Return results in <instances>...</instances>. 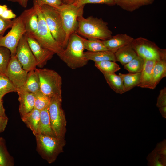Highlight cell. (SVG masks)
<instances>
[{"mask_svg":"<svg viewBox=\"0 0 166 166\" xmlns=\"http://www.w3.org/2000/svg\"><path fill=\"white\" fill-rule=\"evenodd\" d=\"M11 57L10 51L7 48L0 46V73H5Z\"/></svg>","mask_w":166,"mask_h":166,"instance_id":"cell-34","label":"cell"},{"mask_svg":"<svg viewBox=\"0 0 166 166\" xmlns=\"http://www.w3.org/2000/svg\"><path fill=\"white\" fill-rule=\"evenodd\" d=\"M84 53L88 61L92 60L94 62L106 60L117 61L115 53L108 50L95 52L87 51Z\"/></svg>","mask_w":166,"mask_h":166,"instance_id":"cell-25","label":"cell"},{"mask_svg":"<svg viewBox=\"0 0 166 166\" xmlns=\"http://www.w3.org/2000/svg\"><path fill=\"white\" fill-rule=\"evenodd\" d=\"M34 94V109L41 111L49 106L51 98L43 94L40 90Z\"/></svg>","mask_w":166,"mask_h":166,"instance_id":"cell-32","label":"cell"},{"mask_svg":"<svg viewBox=\"0 0 166 166\" xmlns=\"http://www.w3.org/2000/svg\"><path fill=\"white\" fill-rule=\"evenodd\" d=\"M8 118L7 117L0 116V133L3 132L7 125Z\"/></svg>","mask_w":166,"mask_h":166,"instance_id":"cell-41","label":"cell"},{"mask_svg":"<svg viewBox=\"0 0 166 166\" xmlns=\"http://www.w3.org/2000/svg\"><path fill=\"white\" fill-rule=\"evenodd\" d=\"M110 88L117 93H124L123 81L121 77L115 73H102Z\"/></svg>","mask_w":166,"mask_h":166,"instance_id":"cell-24","label":"cell"},{"mask_svg":"<svg viewBox=\"0 0 166 166\" xmlns=\"http://www.w3.org/2000/svg\"><path fill=\"white\" fill-rule=\"evenodd\" d=\"M19 102V111L22 117L34 108L35 96L34 93L22 91H18Z\"/></svg>","mask_w":166,"mask_h":166,"instance_id":"cell-16","label":"cell"},{"mask_svg":"<svg viewBox=\"0 0 166 166\" xmlns=\"http://www.w3.org/2000/svg\"><path fill=\"white\" fill-rule=\"evenodd\" d=\"M24 23L26 32L30 35L35 34L37 31L38 17L35 5L25 10L20 14Z\"/></svg>","mask_w":166,"mask_h":166,"instance_id":"cell-14","label":"cell"},{"mask_svg":"<svg viewBox=\"0 0 166 166\" xmlns=\"http://www.w3.org/2000/svg\"><path fill=\"white\" fill-rule=\"evenodd\" d=\"M156 106L159 108L166 106V88L164 87L160 91L157 98Z\"/></svg>","mask_w":166,"mask_h":166,"instance_id":"cell-38","label":"cell"},{"mask_svg":"<svg viewBox=\"0 0 166 166\" xmlns=\"http://www.w3.org/2000/svg\"><path fill=\"white\" fill-rule=\"evenodd\" d=\"M13 23V20L6 19L0 16V36L3 35L5 31L11 27Z\"/></svg>","mask_w":166,"mask_h":166,"instance_id":"cell-37","label":"cell"},{"mask_svg":"<svg viewBox=\"0 0 166 166\" xmlns=\"http://www.w3.org/2000/svg\"><path fill=\"white\" fill-rule=\"evenodd\" d=\"M76 33L89 38L106 40L112 36V32L109 28L108 23L101 18L89 16L85 18L83 15L78 18Z\"/></svg>","mask_w":166,"mask_h":166,"instance_id":"cell-1","label":"cell"},{"mask_svg":"<svg viewBox=\"0 0 166 166\" xmlns=\"http://www.w3.org/2000/svg\"><path fill=\"white\" fill-rule=\"evenodd\" d=\"M78 0H61L63 4H71L73 3Z\"/></svg>","mask_w":166,"mask_h":166,"instance_id":"cell-46","label":"cell"},{"mask_svg":"<svg viewBox=\"0 0 166 166\" xmlns=\"http://www.w3.org/2000/svg\"><path fill=\"white\" fill-rule=\"evenodd\" d=\"M36 69L28 72L24 84L17 91H25L34 94L40 90L39 76Z\"/></svg>","mask_w":166,"mask_h":166,"instance_id":"cell-18","label":"cell"},{"mask_svg":"<svg viewBox=\"0 0 166 166\" xmlns=\"http://www.w3.org/2000/svg\"><path fill=\"white\" fill-rule=\"evenodd\" d=\"M40 113V111L34 108L30 112L21 117L22 121L31 130L34 136L38 133Z\"/></svg>","mask_w":166,"mask_h":166,"instance_id":"cell-22","label":"cell"},{"mask_svg":"<svg viewBox=\"0 0 166 166\" xmlns=\"http://www.w3.org/2000/svg\"><path fill=\"white\" fill-rule=\"evenodd\" d=\"M36 69L39 76L40 91L50 98L55 96H62L61 76L52 69L47 68Z\"/></svg>","mask_w":166,"mask_h":166,"instance_id":"cell-5","label":"cell"},{"mask_svg":"<svg viewBox=\"0 0 166 166\" xmlns=\"http://www.w3.org/2000/svg\"><path fill=\"white\" fill-rule=\"evenodd\" d=\"M2 139L0 140V166H13L14 160L6 150Z\"/></svg>","mask_w":166,"mask_h":166,"instance_id":"cell-33","label":"cell"},{"mask_svg":"<svg viewBox=\"0 0 166 166\" xmlns=\"http://www.w3.org/2000/svg\"><path fill=\"white\" fill-rule=\"evenodd\" d=\"M114 53L117 61L120 62L123 66L138 55L131 44L122 47Z\"/></svg>","mask_w":166,"mask_h":166,"instance_id":"cell-23","label":"cell"},{"mask_svg":"<svg viewBox=\"0 0 166 166\" xmlns=\"http://www.w3.org/2000/svg\"><path fill=\"white\" fill-rule=\"evenodd\" d=\"M73 4L77 7L87 4H105L109 6L115 5V0H78Z\"/></svg>","mask_w":166,"mask_h":166,"instance_id":"cell-35","label":"cell"},{"mask_svg":"<svg viewBox=\"0 0 166 166\" xmlns=\"http://www.w3.org/2000/svg\"><path fill=\"white\" fill-rule=\"evenodd\" d=\"M155 0H115V5L128 12H132L140 7L151 4Z\"/></svg>","mask_w":166,"mask_h":166,"instance_id":"cell-21","label":"cell"},{"mask_svg":"<svg viewBox=\"0 0 166 166\" xmlns=\"http://www.w3.org/2000/svg\"><path fill=\"white\" fill-rule=\"evenodd\" d=\"M84 49L81 36L74 32L69 37L66 47L59 57L72 69L81 68L89 61L85 55Z\"/></svg>","mask_w":166,"mask_h":166,"instance_id":"cell-2","label":"cell"},{"mask_svg":"<svg viewBox=\"0 0 166 166\" xmlns=\"http://www.w3.org/2000/svg\"><path fill=\"white\" fill-rule=\"evenodd\" d=\"M33 4L35 5L37 10L38 17V26L36 32L34 34L30 35L35 39L43 47L60 57L64 49L53 36L47 26L40 7L35 2H33Z\"/></svg>","mask_w":166,"mask_h":166,"instance_id":"cell-4","label":"cell"},{"mask_svg":"<svg viewBox=\"0 0 166 166\" xmlns=\"http://www.w3.org/2000/svg\"><path fill=\"white\" fill-rule=\"evenodd\" d=\"M160 154L166 156V140L164 139L161 142L158 143L154 149Z\"/></svg>","mask_w":166,"mask_h":166,"instance_id":"cell-39","label":"cell"},{"mask_svg":"<svg viewBox=\"0 0 166 166\" xmlns=\"http://www.w3.org/2000/svg\"><path fill=\"white\" fill-rule=\"evenodd\" d=\"M81 39L85 49L87 51L95 52L107 50L105 46L103 40L96 38L87 39L81 37Z\"/></svg>","mask_w":166,"mask_h":166,"instance_id":"cell-27","label":"cell"},{"mask_svg":"<svg viewBox=\"0 0 166 166\" xmlns=\"http://www.w3.org/2000/svg\"><path fill=\"white\" fill-rule=\"evenodd\" d=\"M9 1L18 2L22 7L26 8L30 0H7Z\"/></svg>","mask_w":166,"mask_h":166,"instance_id":"cell-42","label":"cell"},{"mask_svg":"<svg viewBox=\"0 0 166 166\" xmlns=\"http://www.w3.org/2000/svg\"><path fill=\"white\" fill-rule=\"evenodd\" d=\"M17 89L5 73H0V98L6 94L17 92Z\"/></svg>","mask_w":166,"mask_h":166,"instance_id":"cell-29","label":"cell"},{"mask_svg":"<svg viewBox=\"0 0 166 166\" xmlns=\"http://www.w3.org/2000/svg\"><path fill=\"white\" fill-rule=\"evenodd\" d=\"M62 96L51 98L49 107V118L52 129L56 137L65 139L67 122L62 107Z\"/></svg>","mask_w":166,"mask_h":166,"instance_id":"cell-7","label":"cell"},{"mask_svg":"<svg viewBox=\"0 0 166 166\" xmlns=\"http://www.w3.org/2000/svg\"><path fill=\"white\" fill-rule=\"evenodd\" d=\"M2 138H0V140L2 139Z\"/></svg>","mask_w":166,"mask_h":166,"instance_id":"cell-47","label":"cell"},{"mask_svg":"<svg viewBox=\"0 0 166 166\" xmlns=\"http://www.w3.org/2000/svg\"><path fill=\"white\" fill-rule=\"evenodd\" d=\"M33 2L35 3L40 7L44 5H47L55 8L63 4L61 0H34Z\"/></svg>","mask_w":166,"mask_h":166,"instance_id":"cell-36","label":"cell"},{"mask_svg":"<svg viewBox=\"0 0 166 166\" xmlns=\"http://www.w3.org/2000/svg\"><path fill=\"white\" fill-rule=\"evenodd\" d=\"M36 150L42 157L49 164L54 162L57 156L63 152L66 144L65 139L38 133L35 135Z\"/></svg>","mask_w":166,"mask_h":166,"instance_id":"cell-3","label":"cell"},{"mask_svg":"<svg viewBox=\"0 0 166 166\" xmlns=\"http://www.w3.org/2000/svg\"><path fill=\"white\" fill-rule=\"evenodd\" d=\"M84 6L77 7L73 4H63L56 8L60 14L66 34L65 48L69 37L76 32L77 27L78 18L79 16L83 15Z\"/></svg>","mask_w":166,"mask_h":166,"instance_id":"cell-8","label":"cell"},{"mask_svg":"<svg viewBox=\"0 0 166 166\" xmlns=\"http://www.w3.org/2000/svg\"><path fill=\"white\" fill-rule=\"evenodd\" d=\"M131 45L137 55L144 60L166 59V50L146 38L140 37L134 39Z\"/></svg>","mask_w":166,"mask_h":166,"instance_id":"cell-9","label":"cell"},{"mask_svg":"<svg viewBox=\"0 0 166 166\" xmlns=\"http://www.w3.org/2000/svg\"><path fill=\"white\" fill-rule=\"evenodd\" d=\"M40 7L47 26L53 36L65 49L66 34L59 11L56 8L47 5H44Z\"/></svg>","mask_w":166,"mask_h":166,"instance_id":"cell-6","label":"cell"},{"mask_svg":"<svg viewBox=\"0 0 166 166\" xmlns=\"http://www.w3.org/2000/svg\"><path fill=\"white\" fill-rule=\"evenodd\" d=\"M8 8L6 5H0V16L2 15L4 12Z\"/></svg>","mask_w":166,"mask_h":166,"instance_id":"cell-45","label":"cell"},{"mask_svg":"<svg viewBox=\"0 0 166 166\" xmlns=\"http://www.w3.org/2000/svg\"><path fill=\"white\" fill-rule=\"evenodd\" d=\"M156 61L145 60L141 72L140 82L137 86L151 89V82L153 68Z\"/></svg>","mask_w":166,"mask_h":166,"instance_id":"cell-17","label":"cell"},{"mask_svg":"<svg viewBox=\"0 0 166 166\" xmlns=\"http://www.w3.org/2000/svg\"><path fill=\"white\" fill-rule=\"evenodd\" d=\"M116 62L106 60L95 62V66L102 73H115L121 68Z\"/></svg>","mask_w":166,"mask_h":166,"instance_id":"cell-28","label":"cell"},{"mask_svg":"<svg viewBox=\"0 0 166 166\" xmlns=\"http://www.w3.org/2000/svg\"><path fill=\"white\" fill-rule=\"evenodd\" d=\"M147 160L148 166H166V156L160 154L155 149L148 154Z\"/></svg>","mask_w":166,"mask_h":166,"instance_id":"cell-30","label":"cell"},{"mask_svg":"<svg viewBox=\"0 0 166 166\" xmlns=\"http://www.w3.org/2000/svg\"><path fill=\"white\" fill-rule=\"evenodd\" d=\"M0 116L7 117L5 113V110L3 105L2 99L1 98H0Z\"/></svg>","mask_w":166,"mask_h":166,"instance_id":"cell-43","label":"cell"},{"mask_svg":"<svg viewBox=\"0 0 166 166\" xmlns=\"http://www.w3.org/2000/svg\"><path fill=\"white\" fill-rule=\"evenodd\" d=\"M1 17L6 19L11 20L15 18L16 15L11 10L8 8L4 12Z\"/></svg>","mask_w":166,"mask_h":166,"instance_id":"cell-40","label":"cell"},{"mask_svg":"<svg viewBox=\"0 0 166 166\" xmlns=\"http://www.w3.org/2000/svg\"><path fill=\"white\" fill-rule=\"evenodd\" d=\"M166 76V59L156 61L152 71L151 89H155L161 80Z\"/></svg>","mask_w":166,"mask_h":166,"instance_id":"cell-20","label":"cell"},{"mask_svg":"<svg viewBox=\"0 0 166 166\" xmlns=\"http://www.w3.org/2000/svg\"><path fill=\"white\" fill-rule=\"evenodd\" d=\"M159 111L161 114L162 117L166 118V106H164L159 108Z\"/></svg>","mask_w":166,"mask_h":166,"instance_id":"cell-44","label":"cell"},{"mask_svg":"<svg viewBox=\"0 0 166 166\" xmlns=\"http://www.w3.org/2000/svg\"><path fill=\"white\" fill-rule=\"evenodd\" d=\"M13 21L10 30L6 35L0 36V46L9 49L11 56H15L18 42L26 32L24 23L20 15Z\"/></svg>","mask_w":166,"mask_h":166,"instance_id":"cell-10","label":"cell"},{"mask_svg":"<svg viewBox=\"0 0 166 166\" xmlns=\"http://www.w3.org/2000/svg\"><path fill=\"white\" fill-rule=\"evenodd\" d=\"M24 34L36 60L37 66L42 68L55 54L42 46L30 34L26 33Z\"/></svg>","mask_w":166,"mask_h":166,"instance_id":"cell-13","label":"cell"},{"mask_svg":"<svg viewBox=\"0 0 166 166\" xmlns=\"http://www.w3.org/2000/svg\"><path fill=\"white\" fill-rule=\"evenodd\" d=\"M134 38L127 34H118L112 36L109 39L103 40L108 50L115 53L124 46L131 44Z\"/></svg>","mask_w":166,"mask_h":166,"instance_id":"cell-15","label":"cell"},{"mask_svg":"<svg viewBox=\"0 0 166 166\" xmlns=\"http://www.w3.org/2000/svg\"><path fill=\"white\" fill-rule=\"evenodd\" d=\"M28 73L23 68L15 56H11L5 74L17 90L24 84Z\"/></svg>","mask_w":166,"mask_h":166,"instance_id":"cell-12","label":"cell"},{"mask_svg":"<svg viewBox=\"0 0 166 166\" xmlns=\"http://www.w3.org/2000/svg\"><path fill=\"white\" fill-rule=\"evenodd\" d=\"M144 61L143 58L137 55L130 62L123 65L124 68L129 73H141Z\"/></svg>","mask_w":166,"mask_h":166,"instance_id":"cell-31","label":"cell"},{"mask_svg":"<svg viewBox=\"0 0 166 166\" xmlns=\"http://www.w3.org/2000/svg\"><path fill=\"white\" fill-rule=\"evenodd\" d=\"M15 56L23 68L28 72L36 68V60L24 34L18 45Z\"/></svg>","mask_w":166,"mask_h":166,"instance_id":"cell-11","label":"cell"},{"mask_svg":"<svg viewBox=\"0 0 166 166\" xmlns=\"http://www.w3.org/2000/svg\"><path fill=\"white\" fill-rule=\"evenodd\" d=\"M123 81L124 93L128 91L137 86L140 82L141 73H131L118 74Z\"/></svg>","mask_w":166,"mask_h":166,"instance_id":"cell-26","label":"cell"},{"mask_svg":"<svg viewBox=\"0 0 166 166\" xmlns=\"http://www.w3.org/2000/svg\"><path fill=\"white\" fill-rule=\"evenodd\" d=\"M49 107V106L40 111L38 133L56 137L51 127Z\"/></svg>","mask_w":166,"mask_h":166,"instance_id":"cell-19","label":"cell"}]
</instances>
